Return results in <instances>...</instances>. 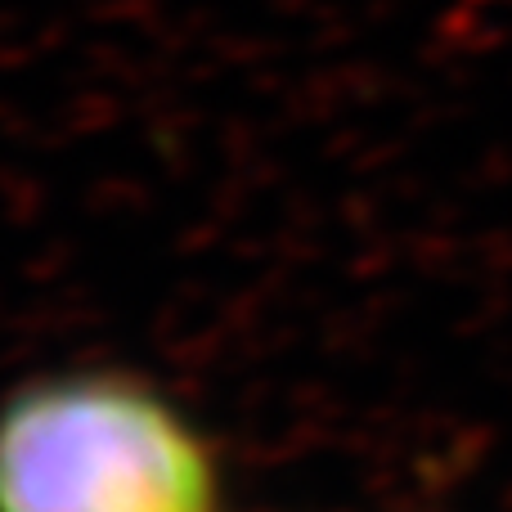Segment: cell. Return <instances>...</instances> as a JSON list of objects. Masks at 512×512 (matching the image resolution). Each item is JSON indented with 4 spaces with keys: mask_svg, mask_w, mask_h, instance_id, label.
<instances>
[{
    "mask_svg": "<svg viewBox=\"0 0 512 512\" xmlns=\"http://www.w3.org/2000/svg\"><path fill=\"white\" fill-rule=\"evenodd\" d=\"M0 512H221V459L158 382L72 364L0 400Z\"/></svg>",
    "mask_w": 512,
    "mask_h": 512,
    "instance_id": "1",
    "label": "cell"
}]
</instances>
